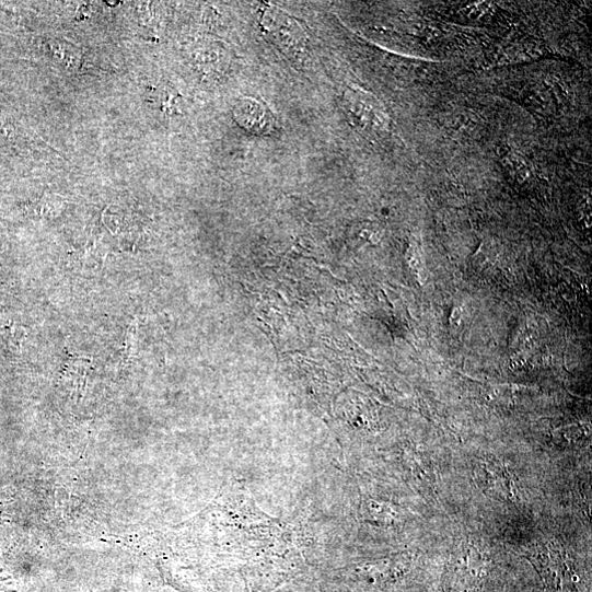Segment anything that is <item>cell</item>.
I'll return each mask as SVG.
<instances>
[{
	"instance_id": "obj_1",
	"label": "cell",
	"mask_w": 592,
	"mask_h": 592,
	"mask_svg": "<svg viewBox=\"0 0 592 592\" xmlns=\"http://www.w3.org/2000/svg\"><path fill=\"white\" fill-rule=\"evenodd\" d=\"M262 25L281 50L290 55L304 54L307 45L306 34L298 22L285 12L275 8L268 9L264 13Z\"/></svg>"
},
{
	"instance_id": "obj_2",
	"label": "cell",
	"mask_w": 592,
	"mask_h": 592,
	"mask_svg": "<svg viewBox=\"0 0 592 592\" xmlns=\"http://www.w3.org/2000/svg\"><path fill=\"white\" fill-rule=\"evenodd\" d=\"M344 105L350 119L362 128L384 129L387 125L383 108L372 96L363 92H347Z\"/></svg>"
},
{
	"instance_id": "obj_3",
	"label": "cell",
	"mask_w": 592,
	"mask_h": 592,
	"mask_svg": "<svg viewBox=\"0 0 592 592\" xmlns=\"http://www.w3.org/2000/svg\"><path fill=\"white\" fill-rule=\"evenodd\" d=\"M236 123L255 135H271L277 130V120L272 113L259 101L243 98L234 107Z\"/></svg>"
}]
</instances>
